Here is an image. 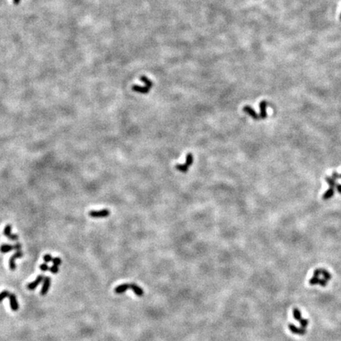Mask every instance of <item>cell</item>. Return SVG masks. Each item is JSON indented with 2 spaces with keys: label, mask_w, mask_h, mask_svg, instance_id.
Returning a JSON list of instances; mask_svg holds the SVG:
<instances>
[{
  "label": "cell",
  "mask_w": 341,
  "mask_h": 341,
  "mask_svg": "<svg viewBox=\"0 0 341 341\" xmlns=\"http://www.w3.org/2000/svg\"><path fill=\"white\" fill-rule=\"evenodd\" d=\"M132 89H133V91L137 92V93H143V94L148 93V92L150 91V89L148 88V87H147V86H140V85H137V84H135V85L132 86Z\"/></svg>",
  "instance_id": "obj_13"
},
{
  "label": "cell",
  "mask_w": 341,
  "mask_h": 341,
  "mask_svg": "<svg viewBox=\"0 0 341 341\" xmlns=\"http://www.w3.org/2000/svg\"><path fill=\"white\" fill-rule=\"evenodd\" d=\"M40 270L43 271V272H46V271L49 270L48 265V264H47V263L41 264V265H40Z\"/></svg>",
  "instance_id": "obj_20"
},
{
  "label": "cell",
  "mask_w": 341,
  "mask_h": 341,
  "mask_svg": "<svg viewBox=\"0 0 341 341\" xmlns=\"http://www.w3.org/2000/svg\"><path fill=\"white\" fill-rule=\"evenodd\" d=\"M325 180L329 186V189H332L335 191V187H336V179L333 178V176H326Z\"/></svg>",
  "instance_id": "obj_12"
},
{
  "label": "cell",
  "mask_w": 341,
  "mask_h": 341,
  "mask_svg": "<svg viewBox=\"0 0 341 341\" xmlns=\"http://www.w3.org/2000/svg\"><path fill=\"white\" fill-rule=\"evenodd\" d=\"M140 79H141V81H142L144 83H145V86L148 87L149 89H151L152 87L153 86V83H152V81H150V80L148 79L147 77H145V76H141Z\"/></svg>",
  "instance_id": "obj_15"
},
{
  "label": "cell",
  "mask_w": 341,
  "mask_h": 341,
  "mask_svg": "<svg viewBox=\"0 0 341 341\" xmlns=\"http://www.w3.org/2000/svg\"><path fill=\"white\" fill-rule=\"evenodd\" d=\"M23 255H24V253H23V252L21 251V250H17V252L14 253V254L11 256V258H10V261H9V265H10V269H11V270H14V269H16V264H15L16 259L23 257Z\"/></svg>",
  "instance_id": "obj_3"
},
{
  "label": "cell",
  "mask_w": 341,
  "mask_h": 341,
  "mask_svg": "<svg viewBox=\"0 0 341 341\" xmlns=\"http://www.w3.org/2000/svg\"><path fill=\"white\" fill-rule=\"evenodd\" d=\"M51 283H52V280L49 276H46L44 277L43 281V285H42L41 291H40V294L42 295H47V293L48 292L49 288L51 287Z\"/></svg>",
  "instance_id": "obj_6"
},
{
  "label": "cell",
  "mask_w": 341,
  "mask_h": 341,
  "mask_svg": "<svg viewBox=\"0 0 341 341\" xmlns=\"http://www.w3.org/2000/svg\"><path fill=\"white\" fill-rule=\"evenodd\" d=\"M130 289L134 291L135 295L139 297L144 295V291L141 287L138 286L136 284H130Z\"/></svg>",
  "instance_id": "obj_10"
},
{
  "label": "cell",
  "mask_w": 341,
  "mask_h": 341,
  "mask_svg": "<svg viewBox=\"0 0 341 341\" xmlns=\"http://www.w3.org/2000/svg\"><path fill=\"white\" fill-rule=\"evenodd\" d=\"M109 215H110V211L107 208L99 211L92 210L89 212V216L93 217V218H103V217L108 216Z\"/></svg>",
  "instance_id": "obj_2"
},
{
  "label": "cell",
  "mask_w": 341,
  "mask_h": 341,
  "mask_svg": "<svg viewBox=\"0 0 341 341\" xmlns=\"http://www.w3.org/2000/svg\"><path fill=\"white\" fill-rule=\"evenodd\" d=\"M43 279H44V276H43V275H39L33 282L30 283V284H27V288L29 290H31V291L36 289V288H37V287L39 286L42 282H43Z\"/></svg>",
  "instance_id": "obj_5"
},
{
  "label": "cell",
  "mask_w": 341,
  "mask_h": 341,
  "mask_svg": "<svg viewBox=\"0 0 341 341\" xmlns=\"http://www.w3.org/2000/svg\"><path fill=\"white\" fill-rule=\"evenodd\" d=\"M14 250H21V243H16L15 245H14Z\"/></svg>",
  "instance_id": "obj_21"
},
{
  "label": "cell",
  "mask_w": 341,
  "mask_h": 341,
  "mask_svg": "<svg viewBox=\"0 0 341 341\" xmlns=\"http://www.w3.org/2000/svg\"><path fill=\"white\" fill-rule=\"evenodd\" d=\"M336 189H337V191L339 192V193H341V185L339 184L336 185Z\"/></svg>",
  "instance_id": "obj_22"
},
{
  "label": "cell",
  "mask_w": 341,
  "mask_h": 341,
  "mask_svg": "<svg viewBox=\"0 0 341 341\" xmlns=\"http://www.w3.org/2000/svg\"><path fill=\"white\" fill-rule=\"evenodd\" d=\"M129 288H130V284H121V285H119V286H117L116 288H115V292H116V294H122V293L126 292Z\"/></svg>",
  "instance_id": "obj_11"
},
{
  "label": "cell",
  "mask_w": 341,
  "mask_h": 341,
  "mask_svg": "<svg viewBox=\"0 0 341 341\" xmlns=\"http://www.w3.org/2000/svg\"><path fill=\"white\" fill-rule=\"evenodd\" d=\"M20 1H21V0H13V3H14V5H18V4L20 3Z\"/></svg>",
  "instance_id": "obj_23"
},
{
  "label": "cell",
  "mask_w": 341,
  "mask_h": 341,
  "mask_svg": "<svg viewBox=\"0 0 341 341\" xmlns=\"http://www.w3.org/2000/svg\"><path fill=\"white\" fill-rule=\"evenodd\" d=\"M193 162V156L192 153H188L186 157V163L185 164H179L175 165V168L180 172H187L188 169L192 165Z\"/></svg>",
  "instance_id": "obj_1"
},
{
  "label": "cell",
  "mask_w": 341,
  "mask_h": 341,
  "mask_svg": "<svg viewBox=\"0 0 341 341\" xmlns=\"http://www.w3.org/2000/svg\"><path fill=\"white\" fill-rule=\"evenodd\" d=\"M338 178H339V179H341V175H339V176H338Z\"/></svg>",
  "instance_id": "obj_24"
},
{
  "label": "cell",
  "mask_w": 341,
  "mask_h": 341,
  "mask_svg": "<svg viewBox=\"0 0 341 341\" xmlns=\"http://www.w3.org/2000/svg\"><path fill=\"white\" fill-rule=\"evenodd\" d=\"M49 270H50V272L53 274L58 273V272H59V266H57V265H53V266H52L51 268H49Z\"/></svg>",
  "instance_id": "obj_19"
},
{
  "label": "cell",
  "mask_w": 341,
  "mask_h": 341,
  "mask_svg": "<svg viewBox=\"0 0 341 341\" xmlns=\"http://www.w3.org/2000/svg\"><path fill=\"white\" fill-rule=\"evenodd\" d=\"M3 234L6 237L9 239L11 241H17L18 239V235L16 234H12L11 232V224H7L5 226V228H4Z\"/></svg>",
  "instance_id": "obj_4"
},
{
  "label": "cell",
  "mask_w": 341,
  "mask_h": 341,
  "mask_svg": "<svg viewBox=\"0 0 341 341\" xmlns=\"http://www.w3.org/2000/svg\"><path fill=\"white\" fill-rule=\"evenodd\" d=\"M52 262H53L54 265H57V266H59V265L62 264V260H61L60 257H54L53 260H52Z\"/></svg>",
  "instance_id": "obj_18"
},
{
  "label": "cell",
  "mask_w": 341,
  "mask_h": 341,
  "mask_svg": "<svg viewBox=\"0 0 341 341\" xmlns=\"http://www.w3.org/2000/svg\"><path fill=\"white\" fill-rule=\"evenodd\" d=\"M10 295H11V293L9 292L8 291H7V290L0 293V302H1L3 299H5L6 298L10 296Z\"/></svg>",
  "instance_id": "obj_16"
},
{
  "label": "cell",
  "mask_w": 341,
  "mask_h": 341,
  "mask_svg": "<svg viewBox=\"0 0 341 341\" xmlns=\"http://www.w3.org/2000/svg\"><path fill=\"white\" fill-rule=\"evenodd\" d=\"M243 111L246 112L247 115H249L250 117L253 118L254 120H259V119H261L260 115H258V114L256 113V111H255L253 110V109L250 106H249V105L244 106V107H243Z\"/></svg>",
  "instance_id": "obj_7"
},
{
  "label": "cell",
  "mask_w": 341,
  "mask_h": 341,
  "mask_svg": "<svg viewBox=\"0 0 341 341\" xmlns=\"http://www.w3.org/2000/svg\"><path fill=\"white\" fill-rule=\"evenodd\" d=\"M14 250V245H10V244H2V246H0V252L2 253H9L11 250Z\"/></svg>",
  "instance_id": "obj_14"
},
{
  "label": "cell",
  "mask_w": 341,
  "mask_h": 341,
  "mask_svg": "<svg viewBox=\"0 0 341 341\" xmlns=\"http://www.w3.org/2000/svg\"><path fill=\"white\" fill-rule=\"evenodd\" d=\"M339 21H341V14H340V15H339Z\"/></svg>",
  "instance_id": "obj_25"
},
{
  "label": "cell",
  "mask_w": 341,
  "mask_h": 341,
  "mask_svg": "<svg viewBox=\"0 0 341 341\" xmlns=\"http://www.w3.org/2000/svg\"><path fill=\"white\" fill-rule=\"evenodd\" d=\"M52 260H53V257H52V256L51 254H45L44 256H43V261H44L45 263H48V262H51L52 261Z\"/></svg>",
  "instance_id": "obj_17"
},
{
  "label": "cell",
  "mask_w": 341,
  "mask_h": 341,
  "mask_svg": "<svg viewBox=\"0 0 341 341\" xmlns=\"http://www.w3.org/2000/svg\"><path fill=\"white\" fill-rule=\"evenodd\" d=\"M260 117H261V119H265L267 118L268 115H267V106H268V103L267 102L265 101V100H263V101H261L260 103Z\"/></svg>",
  "instance_id": "obj_8"
},
{
  "label": "cell",
  "mask_w": 341,
  "mask_h": 341,
  "mask_svg": "<svg viewBox=\"0 0 341 341\" xmlns=\"http://www.w3.org/2000/svg\"><path fill=\"white\" fill-rule=\"evenodd\" d=\"M10 305H11V308L13 311H17L19 310V304L17 302V297L14 294H11L10 296Z\"/></svg>",
  "instance_id": "obj_9"
}]
</instances>
